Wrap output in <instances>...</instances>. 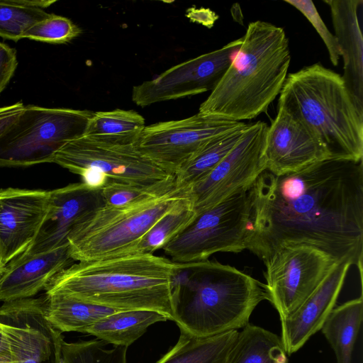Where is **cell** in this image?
Instances as JSON below:
<instances>
[{"label":"cell","mask_w":363,"mask_h":363,"mask_svg":"<svg viewBox=\"0 0 363 363\" xmlns=\"http://www.w3.org/2000/svg\"><path fill=\"white\" fill-rule=\"evenodd\" d=\"M247 197L246 249L263 262L281 246L306 245L362 272V160H327L280 176L265 170Z\"/></svg>","instance_id":"cell-1"},{"label":"cell","mask_w":363,"mask_h":363,"mask_svg":"<svg viewBox=\"0 0 363 363\" xmlns=\"http://www.w3.org/2000/svg\"><path fill=\"white\" fill-rule=\"evenodd\" d=\"M179 269V263L153 254L78 262L56 275L45 291L121 311H155L173 320Z\"/></svg>","instance_id":"cell-2"},{"label":"cell","mask_w":363,"mask_h":363,"mask_svg":"<svg viewBox=\"0 0 363 363\" xmlns=\"http://www.w3.org/2000/svg\"><path fill=\"white\" fill-rule=\"evenodd\" d=\"M266 285L213 260L179 263L173 285V320L198 337L243 328L262 301Z\"/></svg>","instance_id":"cell-3"},{"label":"cell","mask_w":363,"mask_h":363,"mask_svg":"<svg viewBox=\"0 0 363 363\" xmlns=\"http://www.w3.org/2000/svg\"><path fill=\"white\" fill-rule=\"evenodd\" d=\"M242 43L199 113L237 122L266 112L280 94L291 62L284 28L269 22L249 23Z\"/></svg>","instance_id":"cell-4"},{"label":"cell","mask_w":363,"mask_h":363,"mask_svg":"<svg viewBox=\"0 0 363 363\" xmlns=\"http://www.w3.org/2000/svg\"><path fill=\"white\" fill-rule=\"evenodd\" d=\"M278 106L295 116L325 146L331 159L363 157V106L342 75L320 63L287 75Z\"/></svg>","instance_id":"cell-5"},{"label":"cell","mask_w":363,"mask_h":363,"mask_svg":"<svg viewBox=\"0 0 363 363\" xmlns=\"http://www.w3.org/2000/svg\"><path fill=\"white\" fill-rule=\"evenodd\" d=\"M189 196L190 189L176 186L154 198L91 211L67 237L71 257L75 262H91L132 255L145 233Z\"/></svg>","instance_id":"cell-6"},{"label":"cell","mask_w":363,"mask_h":363,"mask_svg":"<svg viewBox=\"0 0 363 363\" xmlns=\"http://www.w3.org/2000/svg\"><path fill=\"white\" fill-rule=\"evenodd\" d=\"M93 113L25 106L17 120L0 135V167L51 162L63 145L85 134Z\"/></svg>","instance_id":"cell-7"},{"label":"cell","mask_w":363,"mask_h":363,"mask_svg":"<svg viewBox=\"0 0 363 363\" xmlns=\"http://www.w3.org/2000/svg\"><path fill=\"white\" fill-rule=\"evenodd\" d=\"M141 130L115 135H83L63 145L52 163L69 172L95 169L110 181L138 185H154L174 178L144 155L138 148Z\"/></svg>","instance_id":"cell-8"},{"label":"cell","mask_w":363,"mask_h":363,"mask_svg":"<svg viewBox=\"0 0 363 363\" xmlns=\"http://www.w3.org/2000/svg\"><path fill=\"white\" fill-rule=\"evenodd\" d=\"M249 218L247 190H242L196 215L162 249L182 264L206 260L216 252H240L246 250Z\"/></svg>","instance_id":"cell-9"},{"label":"cell","mask_w":363,"mask_h":363,"mask_svg":"<svg viewBox=\"0 0 363 363\" xmlns=\"http://www.w3.org/2000/svg\"><path fill=\"white\" fill-rule=\"evenodd\" d=\"M263 262L269 301L281 320L291 315L341 262L311 246L288 245Z\"/></svg>","instance_id":"cell-10"},{"label":"cell","mask_w":363,"mask_h":363,"mask_svg":"<svg viewBox=\"0 0 363 363\" xmlns=\"http://www.w3.org/2000/svg\"><path fill=\"white\" fill-rule=\"evenodd\" d=\"M268 127L261 121L248 124L234 148L203 180L190 188L196 215L240 191L248 190L266 170Z\"/></svg>","instance_id":"cell-11"},{"label":"cell","mask_w":363,"mask_h":363,"mask_svg":"<svg viewBox=\"0 0 363 363\" xmlns=\"http://www.w3.org/2000/svg\"><path fill=\"white\" fill-rule=\"evenodd\" d=\"M243 123L198 113L145 125L138 135L137 146L157 165L174 175L209 140Z\"/></svg>","instance_id":"cell-12"},{"label":"cell","mask_w":363,"mask_h":363,"mask_svg":"<svg viewBox=\"0 0 363 363\" xmlns=\"http://www.w3.org/2000/svg\"><path fill=\"white\" fill-rule=\"evenodd\" d=\"M242 38L178 64L156 78L134 86L132 100L138 106L191 96L213 91L228 69Z\"/></svg>","instance_id":"cell-13"},{"label":"cell","mask_w":363,"mask_h":363,"mask_svg":"<svg viewBox=\"0 0 363 363\" xmlns=\"http://www.w3.org/2000/svg\"><path fill=\"white\" fill-rule=\"evenodd\" d=\"M46 294L4 302L0 324L15 363H60L62 333L46 318Z\"/></svg>","instance_id":"cell-14"},{"label":"cell","mask_w":363,"mask_h":363,"mask_svg":"<svg viewBox=\"0 0 363 363\" xmlns=\"http://www.w3.org/2000/svg\"><path fill=\"white\" fill-rule=\"evenodd\" d=\"M50 191L0 189V263L5 267L31 246L50 206Z\"/></svg>","instance_id":"cell-15"},{"label":"cell","mask_w":363,"mask_h":363,"mask_svg":"<svg viewBox=\"0 0 363 363\" xmlns=\"http://www.w3.org/2000/svg\"><path fill=\"white\" fill-rule=\"evenodd\" d=\"M266 170L280 176L332 160L325 146L289 111L278 106L268 127L264 147Z\"/></svg>","instance_id":"cell-16"},{"label":"cell","mask_w":363,"mask_h":363,"mask_svg":"<svg viewBox=\"0 0 363 363\" xmlns=\"http://www.w3.org/2000/svg\"><path fill=\"white\" fill-rule=\"evenodd\" d=\"M105 205L101 190L82 182L50 191L47 215L31 246L24 255H35L68 245L72 229L91 211Z\"/></svg>","instance_id":"cell-17"},{"label":"cell","mask_w":363,"mask_h":363,"mask_svg":"<svg viewBox=\"0 0 363 363\" xmlns=\"http://www.w3.org/2000/svg\"><path fill=\"white\" fill-rule=\"evenodd\" d=\"M352 264L339 262L321 284L289 317L281 320V340L289 355L297 352L320 330L337 299Z\"/></svg>","instance_id":"cell-18"},{"label":"cell","mask_w":363,"mask_h":363,"mask_svg":"<svg viewBox=\"0 0 363 363\" xmlns=\"http://www.w3.org/2000/svg\"><path fill=\"white\" fill-rule=\"evenodd\" d=\"M75 261L66 245L35 255L22 254L6 265L0 282V301L30 298L45 290L50 281Z\"/></svg>","instance_id":"cell-19"},{"label":"cell","mask_w":363,"mask_h":363,"mask_svg":"<svg viewBox=\"0 0 363 363\" xmlns=\"http://www.w3.org/2000/svg\"><path fill=\"white\" fill-rule=\"evenodd\" d=\"M330 10L335 36L343 58L342 79L363 106V38L358 12L362 0H325Z\"/></svg>","instance_id":"cell-20"},{"label":"cell","mask_w":363,"mask_h":363,"mask_svg":"<svg viewBox=\"0 0 363 363\" xmlns=\"http://www.w3.org/2000/svg\"><path fill=\"white\" fill-rule=\"evenodd\" d=\"M179 328L177 344L156 363H226L239 333L234 330L198 337Z\"/></svg>","instance_id":"cell-21"},{"label":"cell","mask_w":363,"mask_h":363,"mask_svg":"<svg viewBox=\"0 0 363 363\" xmlns=\"http://www.w3.org/2000/svg\"><path fill=\"white\" fill-rule=\"evenodd\" d=\"M167 320L165 315L151 310L119 311L92 324L86 333L115 346L128 347L142 336L150 325Z\"/></svg>","instance_id":"cell-22"},{"label":"cell","mask_w":363,"mask_h":363,"mask_svg":"<svg viewBox=\"0 0 363 363\" xmlns=\"http://www.w3.org/2000/svg\"><path fill=\"white\" fill-rule=\"evenodd\" d=\"M46 296V318L61 333L72 331L86 333L87 328L99 320L121 311L62 294Z\"/></svg>","instance_id":"cell-23"},{"label":"cell","mask_w":363,"mask_h":363,"mask_svg":"<svg viewBox=\"0 0 363 363\" xmlns=\"http://www.w3.org/2000/svg\"><path fill=\"white\" fill-rule=\"evenodd\" d=\"M247 125L243 123L205 143L174 174L177 186L190 189L203 180L234 148Z\"/></svg>","instance_id":"cell-24"},{"label":"cell","mask_w":363,"mask_h":363,"mask_svg":"<svg viewBox=\"0 0 363 363\" xmlns=\"http://www.w3.org/2000/svg\"><path fill=\"white\" fill-rule=\"evenodd\" d=\"M363 313V299L350 300L335 307L321 330L335 354L337 363H352V355Z\"/></svg>","instance_id":"cell-25"},{"label":"cell","mask_w":363,"mask_h":363,"mask_svg":"<svg viewBox=\"0 0 363 363\" xmlns=\"http://www.w3.org/2000/svg\"><path fill=\"white\" fill-rule=\"evenodd\" d=\"M226 363H288V358L279 336L249 323L239 331Z\"/></svg>","instance_id":"cell-26"},{"label":"cell","mask_w":363,"mask_h":363,"mask_svg":"<svg viewBox=\"0 0 363 363\" xmlns=\"http://www.w3.org/2000/svg\"><path fill=\"white\" fill-rule=\"evenodd\" d=\"M56 0H0V37L17 42L50 13L44 9Z\"/></svg>","instance_id":"cell-27"},{"label":"cell","mask_w":363,"mask_h":363,"mask_svg":"<svg viewBox=\"0 0 363 363\" xmlns=\"http://www.w3.org/2000/svg\"><path fill=\"white\" fill-rule=\"evenodd\" d=\"M191 195L162 216L142 237L134 254H153L168 243L195 218Z\"/></svg>","instance_id":"cell-28"},{"label":"cell","mask_w":363,"mask_h":363,"mask_svg":"<svg viewBox=\"0 0 363 363\" xmlns=\"http://www.w3.org/2000/svg\"><path fill=\"white\" fill-rule=\"evenodd\" d=\"M95 339L77 342H62L60 363H126L128 347L114 346Z\"/></svg>","instance_id":"cell-29"},{"label":"cell","mask_w":363,"mask_h":363,"mask_svg":"<svg viewBox=\"0 0 363 363\" xmlns=\"http://www.w3.org/2000/svg\"><path fill=\"white\" fill-rule=\"evenodd\" d=\"M145 118L133 110L116 108L94 112L84 135H115L141 130Z\"/></svg>","instance_id":"cell-30"},{"label":"cell","mask_w":363,"mask_h":363,"mask_svg":"<svg viewBox=\"0 0 363 363\" xmlns=\"http://www.w3.org/2000/svg\"><path fill=\"white\" fill-rule=\"evenodd\" d=\"M176 186L175 177L149 186L109 181L101 191L105 205L123 206L162 195Z\"/></svg>","instance_id":"cell-31"},{"label":"cell","mask_w":363,"mask_h":363,"mask_svg":"<svg viewBox=\"0 0 363 363\" xmlns=\"http://www.w3.org/2000/svg\"><path fill=\"white\" fill-rule=\"evenodd\" d=\"M82 33V29L70 19L54 13L27 30L23 38L55 44L70 42Z\"/></svg>","instance_id":"cell-32"},{"label":"cell","mask_w":363,"mask_h":363,"mask_svg":"<svg viewBox=\"0 0 363 363\" xmlns=\"http://www.w3.org/2000/svg\"><path fill=\"white\" fill-rule=\"evenodd\" d=\"M298 9L311 23L327 48L331 63L337 66L342 52L335 36L328 29L313 2L311 0H285Z\"/></svg>","instance_id":"cell-33"},{"label":"cell","mask_w":363,"mask_h":363,"mask_svg":"<svg viewBox=\"0 0 363 363\" xmlns=\"http://www.w3.org/2000/svg\"><path fill=\"white\" fill-rule=\"evenodd\" d=\"M17 66L16 49L0 41V94L13 77Z\"/></svg>","instance_id":"cell-34"},{"label":"cell","mask_w":363,"mask_h":363,"mask_svg":"<svg viewBox=\"0 0 363 363\" xmlns=\"http://www.w3.org/2000/svg\"><path fill=\"white\" fill-rule=\"evenodd\" d=\"M80 176L82 182L92 189L101 190L108 182V177L95 169H82L76 172Z\"/></svg>","instance_id":"cell-35"},{"label":"cell","mask_w":363,"mask_h":363,"mask_svg":"<svg viewBox=\"0 0 363 363\" xmlns=\"http://www.w3.org/2000/svg\"><path fill=\"white\" fill-rule=\"evenodd\" d=\"M24 106L23 104L19 101L0 107V135L17 120Z\"/></svg>","instance_id":"cell-36"},{"label":"cell","mask_w":363,"mask_h":363,"mask_svg":"<svg viewBox=\"0 0 363 363\" xmlns=\"http://www.w3.org/2000/svg\"><path fill=\"white\" fill-rule=\"evenodd\" d=\"M186 16L192 22L202 24L211 28L218 16L208 9H196L191 7L187 9Z\"/></svg>","instance_id":"cell-37"},{"label":"cell","mask_w":363,"mask_h":363,"mask_svg":"<svg viewBox=\"0 0 363 363\" xmlns=\"http://www.w3.org/2000/svg\"><path fill=\"white\" fill-rule=\"evenodd\" d=\"M9 342L0 324V363H13Z\"/></svg>","instance_id":"cell-38"},{"label":"cell","mask_w":363,"mask_h":363,"mask_svg":"<svg viewBox=\"0 0 363 363\" xmlns=\"http://www.w3.org/2000/svg\"><path fill=\"white\" fill-rule=\"evenodd\" d=\"M5 269H6V266L4 267L0 263V282L4 275Z\"/></svg>","instance_id":"cell-39"},{"label":"cell","mask_w":363,"mask_h":363,"mask_svg":"<svg viewBox=\"0 0 363 363\" xmlns=\"http://www.w3.org/2000/svg\"><path fill=\"white\" fill-rule=\"evenodd\" d=\"M13 363H15V362H13Z\"/></svg>","instance_id":"cell-40"}]
</instances>
